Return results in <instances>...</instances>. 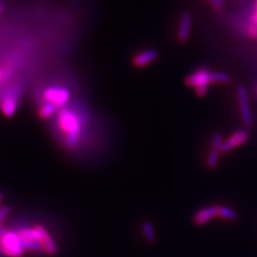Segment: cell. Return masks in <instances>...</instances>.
Segmentation results:
<instances>
[{
  "label": "cell",
  "mask_w": 257,
  "mask_h": 257,
  "mask_svg": "<svg viewBox=\"0 0 257 257\" xmlns=\"http://www.w3.org/2000/svg\"><path fill=\"white\" fill-rule=\"evenodd\" d=\"M57 125L65 136V143L69 149L77 146L81 134V121L74 110L61 109L57 113Z\"/></svg>",
  "instance_id": "6da1fadb"
},
{
  "label": "cell",
  "mask_w": 257,
  "mask_h": 257,
  "mask_svg": "<svg viewBox=\"0 0 257 257\" xmlns=\"http://www.w3.org/2000/svg\"><path fill=\"white\" fill-rule=\"evenodd\" d=\"M212 74L210 69L200 67L186 77L185 83L188 87L193 88L197 95L205 96L209 92L210 85L213 84Z\"/></svg>",
  "instance_id": "7a4b0ae2"
},
{
  "label": "cell",
  "mask_w": 257,
  "mask_h": 257,
  "mask_svg": "<svg viewBox=\"0 0 257 257\" xmlns=\"http://www.w3.org/2000/svg\"><path fill=\"white\" fill-rule=\"evenodd\" d=\"M0 250L10 257H21L24 250L18 233L7 232L0 228Z\"/></svg>",
  "instance_id": "3957f363"
},
{
  "label": "cell",
  "mask_w": 257,
  "mask_h": 257,
  "mask_svg": "<svg viewBox=\"0 0 257 257\" xmlns=\"http://www.w3.org/2000/svg\"><path fill=\"white\" fill-rule=\"evenodd\" d=\"M71 97L70 91L64 87L51 86L45 89L42 93L43 102H48L55 105L57 109L62 108L67 104Z\"/></svg>",
  "instance_id": "277c9868"
},
{
  "label": "cell",
  "mask_w": 257,
  "mask_h": 257,
  "mask_svg": "<svg viewBox=\"0 0 257 257\" xmlns=\"http://www.w3.org/2000/svg\"><path fill=\"white\" fill-rule=\"evenodd\" d=\"M236 98H237L239 111H240L242 122L246 126L250 127L253 124V114H252V110H251V107H250L248 93L243 86H239L237 88Z\"/></svg>",
  "instance_id": "5b68a950"
},
{
  "label": "cell",
  "mask_w": 257,
  "mask_h": 257,
  "mask_svg": "<svg viewBox=\"0 0 257 257\" xmlns=\"http://www.w3.org/2000/svg\"><path fill=\"white\" fill-rule=\"evenodd\" d=\"M249 139V132L245 129H238L235 131L231 136L224 140L223 145L220 149L221 154L228 153L234 149L243 145Z\"/></svg>",
  "instance_id": "8992f818"
},
{
  "label": "cell",
  "mask_w": 257,
  "mask_h": 257,
  "mask_svg": "<svg viewBox=\"0 0 257 257\" xmlns=\"http://www.w3.org/2000/svg\"><path fill=\"white\" fill-rule=\"evenodd\" d=\"M191 31H192V16L189 12L185 11L179 18L177 33H176L177 40L180 43H186L190 38Z\"/></svg>",
  "instance_id": "52a82bcc"
},
{
  "label": "cell",
  "mask_w": 257,
  "mask_h": 257,
  "mask_svg": "<svg viewBox=\"0 0 257 257\" xmlns=\"http://www.w3.org/2000/svg\"><path fill=\"white\" fill-rule=\"evenodd\" d=\"M18 106H19V95L17 93H8L0 101V110L7 117H11L15 114L16 110L18 109Z\"/></svg>",
  "instance_id": "ba28073f"
},
{
  "label": "cell",
  "mask_w": 257,
  "mask_h": 257,
  "mask_svg": "<svg viewBox=\"0 0 257 257\" xmlns=\"http://www.w3.org/2000/svg\"><path fill=\"white\" fill-rule=\"evenodd\" d=\"M158 57V53L154 49H147L139 52L133 56L132 64L137 68H143L153 63Z\"/></svg>",
  "instance_id": "9c48e42d"
},
{
  "label": "cell",
  "mask_w": 257,
  "mask_h": 257,
  "mask_svg": "<svg viewBox=\"0 0 257 257\" xmlns=\"http://www.w3.org/2000/svg\"><path fill=\"white\" fill-rule=\"evenodd\" d=\"M214 217H217V207H206L195 213V214L193 215V223L197 226H203Z\"/></svg>",
  "instance_id": "30bf717a"
},
{
  "label": "cell",
  "mask_w": 257,
  "mask_h": 257,
  "mask_svg": "<svg viewBox=\"0 0 257 257\" xmlns=\"http://www.w3.org/2000/svg\"><path fill=\"white\" fill-rule=\"evenodd\" d=\"M37 229L40 235V241L43 245L44 252H46L48 255H55L56 253V245L53 238L49 236L47 231L40 225H37Z\"/></svg>",
  "instance_id": "8fae6325"
},
{
  "label": "cell",
  "mask_w": 257,
  "mask_h": 257,
  "mask_svg": "<svg viewBox=\"0 0 257 257\" xmlns=\"http://www.w3.org/2000/svg\"><path fill=\"white\" fill-rule=\"evenodd\" d=\"M217 207V217L227 221H235L237 219V213L228 206H216Z\"/></svg>",
  "instance_id": "7c38bea8"
},
{
  "label": "cell",
  "mask_w": 257,
  "mask_h": 257,
  "mask_svg": "<svg viewBox=\"0 0 257 257\" xmlns=\"http://www.w3.org/2000/svg\"><path fill=\"white\" fill-rule=\"evenodd\" d=\"M57 110L58 109L55 107V105L48 103V102H43L38 108V114L41 118L47 119V118L52 117Z\"/></svg>",
  "instance_id": "4fadbf2b"
},
{
  "label": "cell",
  "mask_w": 257,
  "mask_h": 257,
  "mask_svg": "<svg viewBox=\"0 0 257 257\" xmlns=\"http://www.w3.org/2000/svg\"><path fill=\"white\" fill-rule=\"evenodd\" d=\"M142 233H143V236L148 242L152 243L155 241V239H156L155 232H154L153 226L150 222L145 221L142 223Z\"/></svg>",
  "instance_id": "5bb4252c"
},
{
  "label": "cell",
  "mask_w": 257,
  "mask_h": 257,
  "mask_svg": "<svg viewBox=\"0 0 257 257\" xmlns=\"http://www.w3.org/2000/svg\"><path fill=\"white\" fill-rule=\"evenodd\" d=\"M220 151L219 150H211L210 153L208 154L207 157V166L211 169L215 168L216 166L218 165L219 163V159H220Z\"/></svg>",
  "instance_id": "9a60e30c"
},
{
  "label": "cell",
  "mask_w": 257,
  "mask_h": 257,
  "mask_svg": "<svg viewBox=\"0 0 257 257\" xmlns=\"http://www.w3.org/2000/svg\"><path fill=\"white\" fill-rule=\"evenodd\" d=\"M212 79L214 84H228L232 80L230 74L224 72H213Z\"/></svg>",
  "instance_id": "2e32d148"
},
{
  "label": "cell",
  "mask_w": 257,
  "mask_h": 257,
  "mask_svg": "<svg viewBox=\"0 0 257 257\" xmlns=\"http://www.w3.org/2000/svg\"><path fill=\"white\" fill-rule=\"evenodd\" d=\"M223 142H224V139H223V136L221 135L220 133H218V132L214 133L212 137V140H211V149L220 151Z\"/></svg>",
  "instance_id": "e0dca14e"
},
{
  "label": "cell",
  "mask_w": 257,
  "mask_h": 257,
  "mask_svg": "<svg viewBox=\"0 0 257 257\" xmlns=\"http://www.w3.org/2000/svg\"><path fill=\"white\" fill-rule=\"evenodd\" d=\"M205 1H207L214 9H215L217 11H220L224 8L223 0H205Z\"/></svg>",
  "instance_id": "ac0fdd59"
},
{
  "label": "cell",
  "mask_w": 257,
  "mask_h": 257,
  "mask_svg": "<svg viewBox=\"0 0 257 257\" xmlns=\"http://www.w3.org/2000/svg\"><path fill=\"white\" fill-rule=\"evenodd\" d=\"M10 208L9 207H4V208H1L0 210V228H1V224L2 222L6 219V217L9 215L10 214Z\"/></svg>",
  "instance_id": "d6986e66"
},
{
  "label": "cell",
  "mask_w": 257,
  "mask_h": 257,
  "mask_svg": "<svg viewBox=\"0 0 257 257\" xmlns=\"http://www.w3.org/2000/svg\"><path fill=\"white\" fill-rule=\"evenodd\" d=\"M249 34L251 37H257V26L256 24L251 25V27L249 28Z\"/></svg>",
  "instance_id": "ffe728a7"
},
{
  "label": "cell",
  "mask_w": 257,
  "mask_h": 257,
  "mask_svg": "<svg viewBox=\"0 0 257 257\" xmlns=\"http://www.w3.org/2000/svg\"><path fill=\"white\" fill-rule=\"evenodd\" d=\"M5 79V73L0 69V84H2V81Z\"/></svg>",
  "instance_id": "44dd1931"
},
{
  "label": "cell",
  "mask_w": 257,
  "mask_h": 257,
  "mask_svg": "<svg viewBox=\"0 0 257 257\" xmlns=\"http://www.w3.org/2000/svg\"><path fill=\"white\" fill-rule=\"evenodd\" d=\"M253 19H254V24H256L257 26V9H256V12H255V14H254Z\"/></svg>",
  "instance_id": "7402d4cb"
},
{
  "label": "cell",
  "mask_w": 257,
  "mask_h": 257,
  "mask_svg": "<svg viewBox=\"0 0 257 257\" xmlns=\"http://www.w3.org/2000/svg\"><path fill=\"white\" fill-rule=\"evenodd\" d=\"M2 200H3V194L0 193V204L2 202ZM0 210H1V207H0Z\"/></svg>",
  "instance_id": "603a6c76"
},
{
  "label": "cell",
  "mask_w": 257,
  "mask_h": 257,
  "mask_svg": "<svg viewBox=\"0 0 257 257\" xmlns=\"http://www.w3.org/2000/svg\"><path fill=\"white\" fill-rule=\"evenodd\" d=\"M2 13V7H1V5H0V14Z\"/></svg>",
  "instance_id": "cb8c5ba5"
}]
</instances>
